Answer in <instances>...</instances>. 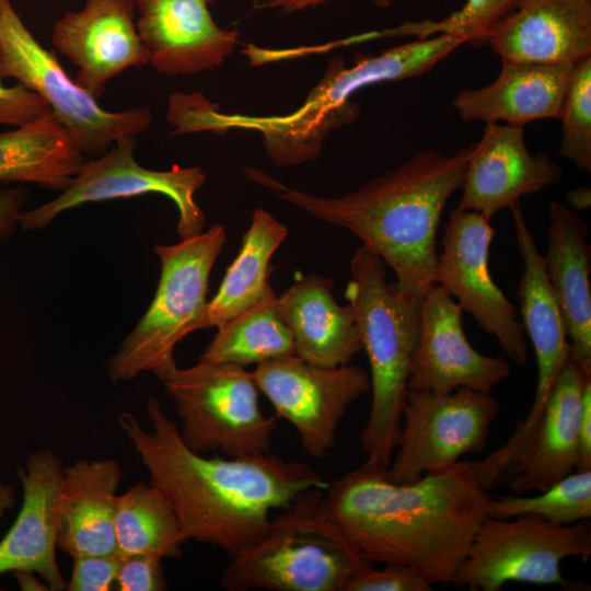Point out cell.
I'll return each instance as SVG.
<instances>
[{"label":"cell","instance_id":"cell-1","mask_svg":"<svg viewBox=\"0 0 591 591\" xmlns=\"http://www.w3.org/2000/svg\"><path fill=\"white\" fill-rule=\"evenodd\" d=\"M303 499L313 518L373 564L410 567L431 584L451 582L487 518L490 495L470 461L431 471L409 484L366 461Z\"/></svg>","mask_w":591,"mask_h":591},{"label":"cell","instance_id":"cell-2","mask_svg":"<svg viewBox=\"0 0 591 591\" xmlns=\"http://www.w3.org/2000/svg\"><path fill=\"white\" fill-rule=\"evenodd\" d=\"M146 406L150 430L127 412L118 416V425L147 468L149 483L173 508L186 541L218 546L232 556L265 536L273 510L329 485L308 464L269 453L207 457L185 444L155 398Z\"/></svg>","mask_w":591,"mask_h":591},{"label":"cell","instance_id":"cell-3","mask_svg":"<svg viewBox=\"0 0 591 591\" xmlns=\"http://www.w3.org/2000/svg\"><path fill=\"white\" fill-rule=\"evenodd\" d=\"M473 143L447 155L432 149L340 197L290 187L244 166L251 182L310 216L346 229L396 275L395 286L421 298L436 285L437 233L442 212L461 188Z\"/></svg>","mask_w":591,"mask_h":591},{"label":"cell","instance_id":"cell-4","mask_svg":"<svg viewBox=\"0 0 591 591\" xmlns=\"http://www.w3.org/2000/svg\"><path fill=\"white\" fill-rule=\"evenodd\" d=\"M462 44L460 37L440 33L390 47L378 55H358L350 67H346L343 56L336 55L328 60L322 80L303 104L289 114H228L206 101L196 111L195 124L199 131L219 135L231 129L256 131L276 166L302 164L320 155L332 131L357 120L360 109L352 101L356 92L429 72Z\"/></svg>","mask_w":591,"mask_h":591},{"label":"cell","instance_id":"cell-5","mask_svg":"<svg viewBox=\"0 0 591 591\" xmlns=\"http://www.w3.org/2000/svg\"><path fill=\"white\" fill-rule=\"evenodd\" d=\"M345 298L370 366V414L360 433L368 462L389 466L397 443L417 345L421 297L386 280V265L361 245L349 264Z\"/></svg>","mask_w":591,"mask_h":591},{"label":"cell","instance_id":"cell-6","mask_svg":"<svg viewBox=\"0 0 591 591\" xmlns=\"http://www.w3.org/2000/svg\"><path fill=\"white\" fill-rule=\"evenodd\" d=\"M227 242L222 224L155 245L161 274L154 298L135 328L106 363L113 382L151 372L162 382L176 369L174 350L188 334L201 329L212 267Z\"/></svg>","mask_w":591,"mask_h":591},{"label":"cell","instance_id":"cell-7","mask_svg":"<svg viewBox=\"0 0 591 591\" xmlns=\"http://www.w3.org/2000/svg\"><path fill=\"white\" fill-rule=\"evenodd\" d=\"M302 495L271 518L263 538L230 556L225 590L343 591L369 564L313 518Z\"/></svg>","mask_w":591,"mask_h":591},{"label":"cell","instance_id":"cell-8","mask_svg":"<svg viewBox=\"0 0 591 591\" xmlns=\"http://www.w3.org/2000/svg\"><path fill=\"white\" fill-rule=\"evenodd\" d=\"M0 79H13L37 94L89 159L102 155L121 138L147 131L153 121L144 106L103 108L38 43L11 0H0Z\"/></svg>","mask_w":591,"mask_h":591},{"label":"cell","instance_id":"cell-9","mask_svg":"<svg viewBox=\"0 0 591 591\" xmlns=\"http://www.w3.org/2000/svg\"><path fill=\"white\" fill-rule=\"evenodd\" d=\"M163 383L190 450L221 451L229 457L269 453L277 418L263 414L252 371L199 360L188 368L177 367Z\"/></svg>","mask_w":591,"mask_h":591},{"label":"cell","instance_id":"cell-10","mask_svg":"<svg viewBox=\"0 0 591 591\" xmlns=\"http://www.w3.org/2000/svg\"><path fill=\"white\" fill-rule=\"evenodd\" d=\"M591 555L589 519L570 524L534 514L511 519L487 517L451 583L472 591H499L507 582L567 586L561 563Z\"/></svg>","mask_w":591,"mask_h":591},{"label":"cell","instance_id":"cell-11","mask_svg":"<svg viewBox=\"0 0 591 591\" xmlns=\"http://www.w3.org/2000/svg\"><path fill=\"white\" fill-rule=\"evenodd\" d=\"M500 410L490 392L460 387L447 394L407 391L387 477L409 484L480 452Z\"/></svg>","mask_w":591,"mask_h":591},{"label":"cell","instance_id":"cell-12","mask_svg":"<svg viewBox=\"0 0 591 591\" xmlns=\"http://www.w3.org/2000/svg\"><path fill=\"white\" fill-rule=\"evenodd\" d=\"M136 146V137H125L102 155L88 159L56 198L23 211L19 225L24 231L44 229L63 211L84 204L155 193L175 204L181 239L201 233L206 217L195 201V193L204 186L206 174L197 166L175 165L167 171L143 167L135 159Z\"/></svg>","mask_w":591,"mask_h":591},{"label":"cell","instance_id":"cell-13","mask_svg":"<svg viewBox=\"0 0 591 591\" xmlns=\"http://www.w3.org/2000/svg\"><path fill=\"white\" fill-rule=\"evenodd\" d=\"M252 374L275 417L294 427L303 450L313 459L334 448L347 409L370 390L369 373L357 364L324 367L298 356L258 363Z\"/></svg>","mask_w":591,"mask_h":591},{"label":"cell","instance_id":"cell-14","mask_svg":"<svg viewBox=\"0 0 591 591\" xmlns=\"http://www.w3.org/2000/svg\"><path fill=\"white\" fill-rule=\"evenodd\" d=\"M483 215L453 209L438 254L436 285L450 294L518 366L528 361L525 333L517 308L495 283L489 253L496 230Z\"/></svg>","mask_w":591,"mask_h":591},{"label":"cell","instance_id":"cell-15","mask_svg":"<svg viewBox=\"0 0 591 591\" xmlns=\"http://www.w3.org/2000/svg\"><path fill=\"white\" fill-rule=\"evenodd\" d=\"M510 210L523 263V274L518 286L521 323L535 352L537 382L528 415L515 424L507 442L491 452L494 462L501 467L514 465L526 451L552 390L570 358V344L546 276L544 256L538 252L520 206Z\"/></svg>","mask_w":591,"mask_h":591},{"label":"cell","instance_id":"cell-16","mask_svg":"<svg viewBox=\"0 0 591 591\" xmlns=\"http://www.w3.org/2000/svg\"><path fill=\"white\" fill-rule=\"evenodd\" d=\"M463 310L434 285L424 297L407 387L447 394L460 387L490 392L511 374L500 357L480 354L467 340Z\"/></svg>","mask_w":591,"mask_h":591},{"label":"cell","instance_id":"cell-17","mask_svg":"<svg viewBox=\"0 0 591 591\" xmlns=\"http://www.w3.org/2000/svg\"><path fill=\"white\" fill-rule=\"evenodd\" d=\"M135 9L134 0H84L53 26V46L78 68L74 81L95 99L116 76L150 62Z\"/></svg>","mask_w":591,"mask_h":591},{"label":"cell","instance_id":"cell-18","mask_svg":"<svg viewBox=\"0 0 591 591\" xmlns=\"http://www.w3.org/2000/svg\"><path fill=\"white\" fill-rule=\"evenodd\" d=\"M563 171L547 152L533 154L522 126L486 123L473 143L457 209L491 219L528 196L561 182Z\"/></svg>","mask_w":591,"mask_h":591},{"label":"cell","instance_id":"cell-19","mask_svg":"<svg viewBox=\"0 0 591 591\" xmlns=\"http://www.w3.org/2000/svg\"><path fill=\"white\" fill-rule=\"evenodd\" d=\"M138 34L150 63L165 76H192L220 67L240 43L211 16L216 0H134Z\"/></svg>","mask_w":591,"mask_h":591},{"label":"cell","instance_id":"cell-20","mask_svg":"<svg viewBox=\"0 0 591 591\" xmlns=\"http://www.w3.org/2000/svg\"><path fill=\"white\" fill-rule=\"evenodd\" d=\"M60 457L49 449L32 452L18 470L22 486L19 513L0 541V575L31 571L48 590H66L56 559Z\"/></svg>","mask_w":591,"mask_h":591},{"label":"cell","instance_id":"cell-21","mask_svg":"<svg viewBox=\"0 0 591 591\" xmlns=\"http://www.w3.org/2000/svg\"><path fill=\"white\" fill-rule=\"evenodd\" d=\"M487 45L502 60L575 63L591 56V0H521Z\"/></svg>","mask_w":591,"mask_h":591},{"label":"cell","instance_id":"cell-22","mask_svg":"<svg viewBox=\"0 0 591 591\" xmlns=\"http://www.w3.org/2000/svg\"><path fill=\"white\" fill-rule=\"evenodd\" d=\"M573 65L502 60L491 83L462 90L453 106L463 121L523 126L538 119H559Z\"/></svg>","mask_w":591,"mask_h":591},{"label":"cell","instance_id":"cell-23","mask_svg":"<svg viewBox=\"0 0 591 591\" xmlns=\"http://www.w3.org/2000/svg\"><path fill=\"white\" fill-rule=\"evenodd\" d=\"M545 271L560 309L571 360L591 376V246L588 224L567 205L548 208Z\"/></svg>","mask_w":591,"mask_h":591},{"label":"cell","instance_id":"cell-24","mask_svg":"<svg viewBox=\"0 0 591 591\" xmlns=\"http://www.w3.org/2000/svg\"><path fill=\"white\" fill-rule=\"evenodd\" d=\"M123 471L114 459L79 460L62 468L57 547L72 558L115 554V509Z\"/></svg>","mask_w":591,"mask_h":591},{"label":"cell","instance_id":"cell-25","mask_svg":"<svg viewBox=\"0 0 591 591\" xmlns=\"http://www.w3.org/2000/svg\"><path fill=\"white\" fill-rule=\"evenodd\" d=\"M333 281L302 276L277 298V311L289 327L301 359L317 366L340 367L362 349L354 312L333 294Z\"/></svg>","mask_w":591,"mask_h":591},{"label":"cell","instance_id":"cell-26","mask_svg":"<svg viewBox=\"0 0 591 591\" xmlns=\"http://www.w3.org/2000/svg\"><path fill=\"white\" fill-rule=\"evenodd\" d=\"M589 379L569 358L526 451L509 474L515 495L543 491L576 471L582 392Z\"/></svg>","mask_w":591,"mask_h":591},{"label":"cell","instance_id":"cell-27","mask_svg":"<svg viewBox=\"0 0 591 591\" xmlns=\"http://www.w3.org/2000/svg\"><path fill=\"white\" fill-rule=\"evenodd\" d=\"M88 159L50 109L0 132L2 183H33L62 192Z\"/></svg>","mask_w":591,"mask_h":591},{"label":"cell","instance_id":"cell-28","mask_svg":"<svg viewBox=\"0 0 591 591\" xmlns=\"http://www.w3.org/2000/svg\"><path fill=\"white\" fill-rule=\"evenodd\" d=\"M288 236V228L257 208L215 297L207 302L201 329L220 327L264 298L270 290L271 258Z\"/></svg>","mask_w":591,"mask_h":591},{"label":"cell","instance_id":"cell-29","mask_svg":"<svg viewBox=\"0 0 591 591\" xmlns=\"http://www.w3.org/2000/svg\"><path fill=\"white\" fill-rule=\"evenodd\" d=\"M114 530L119 558L151 555L178 559L186 542L170 502L150 483H138L117 495Z\"/></svg>","mask_w":591,"mask_h":591},{"label":"cell","instance_id":"cell-30","mask_svg":"<svg viewBox=\"0 0 591 591\" xmlns=\"http://www.w3.org/2000/svg\"><path fill=\"white\" fill-rule=\"evenodd\" d=\"M270 290L264 298L218 327L199 360L241 367L296 355L289 327L277 311Z\"/></svg>","mask_w":591,"mask_h":591},{"label":"cell","instance_id":"cell-31","mask_svg":"<svg viewBox=\"0 0 591 591\" xmlns=\"http://www.w3.org/2000/svg\"><path fill=\"white\" fill-rule=\"evenodd\" d=\"M541 493L533 497H490L487 517L511 519L534 514L560 524L591 518V470L573 471Z\"/></svg>","mask_w":591,"mask_h":591},{"label":"cell","instance_id":"cell-32","mask_svg":"<svg viewBox=\"0 0 591 591\" xmlns=\"http://www.w3.org/2000/svg\"><path fill=\"white\" fill-rule=\"evenodd\" d=\"M557 155L581 172H591V56L575 62L561 115Z\"/></svg>","mask_w":591,"mask_h":591},{"label":"cell","instance_id":"cell-33","mask_svg":"<svg viewBox=\"0 0 591 591\" xmlns=\"http://www.w3.org/2000/svg\"><path fill=\"white\" fill-rule=\"evenodd\" d=\"M521 0H466L461 9L438 23L422 24L429 31L459 36L464 44L486 46L494 28L507 18Z\"/></svg>","mask_w":591,"mask_h":591},{"label":"cell","instance_id":"cell-34","mask_svg":"<svg viewBox=\"0 0 591 591\" xmlns=\"http://www.w3.org/2000/svg\"><path fill=\"white\" fill-rule=\"evenodd\" d=\"M432 584L415 569L386 564L382 569L364 564L346 582L343 591H430Z\"/></svg>","mask_w":591,"mask_h":591},{"label":"cell","instance_id":"cell-35","mask_svg":"<svg viewBox=\"0 0 591 591\" xmlns=\"http://www.w3.org/2000/svg\"><path fill=\"white\" fill-rule=\"evenodd\" d=\"M67 591H109L115 587L119 557L94 554L74 557Z\"/></svg>","mask_w":591,"mask_h":591},{"label":"cell","instance_id":"cell-36","mask_svg":"<svg viewBox=\"0 0 591 591\" xmlns=\"http://www.w3.org/2000/svg\"><path fill=\"white\" fill-rule=\"evenodd\" d=\"M115 587L119 591H162L167 589L162 558L132 555L119 558Z\"/></svg>","mask_w":591,"mask_h":591},{"label":"cell","instance_id":"cell-37","mask_svg":"<svg viewBox=\"0 0 591 591\" xmlns=\"http://www.w3.org/2000/svg\"><path fill=\"white\" fill-rule=\"evenodd\" d=\"M47 109V104L22 84L5 86L0 81V125L18 127Z\"/></svg>","mask_w":591,"mask_h":591},{"label":"cell","instance_id":"cell-38","mask_svg":"<svg viewBox=\"0 0 591 591\" xmlns=\"http://www.w3.org/2000/svg\"><path fill=\"white\" fill-rule=\"evenodd\" d=\"M27 198L28 190L21 185L0 187V240L13 234Z\"/></svg>","mask_w":591,"mask_h":591},{"label":"cell","instance_id":"cell-39","mask_svg":"<svg viewBox=\"0 0 591 591\" xmlns=\"http://www.w3.org/2000/svg\"><path fill=\"white\" fill-rule=\"evenodd\" d=\"M591 470V379L582 392L578 428V463L576 471Z\"/></svg>","mask_w":591,"mask_h":591},{"label":"cell","instance_id":"cell-40","mask_svg":"<svg viewBox=\"0 0 591 591\" xmlns=\"http://www.w3.org/2000/svg\"><path fill=\"white\" fill-rule=\"evenodd\" d=\"M332 0H252L254 10H276L285 13L302 11L314 8ZM380 8L390 7L394 0H370Z\"/></svg>","mask_w":591,"mask_h":591},{"label":"cell","instance_id":"cell-41","mask_svg":"<svg viewBox=\"0 0 591 591\" xmlns=\"http://www.w3.org/2000/svg\"><path fill=\"white\" fill-rule=\"evenodd\" d=\"M568 207L575 212L586 211L591 206V189L589 187H576L567 193Z\"/></svg>","mask_w":591,"mask_h":591},{"label":"cell","instance_id":"cell-42","mask_svg":"<svg viewBox=\"0 0 591 591\" xmlns=\"http://www.w3.org/2000/svg\"><path fill=\"white\" fill-rule=\"evenodd\" d=\"M15 505V490L11 485L0 483V518Z\"/></svg>","mask_w":591,"mask_h":591},{"label":"cell","instance_id":"cell-43","mask_svg":"<svg viewBox=\"0 0 591 591\" xmlns=\"http://www.w3.org/2000/svg\"><path fill=\"white\" fill-rule=\"evenodd\" d=\"M21 586L22 589L24 590H44L43 588L40 587H46L48 589V587L44 583L42 584L37 579H36V575L34 572H31V571H16V572H13Z\"/></svg>","mask_w":591,"mask_h":591}]
</instances>
